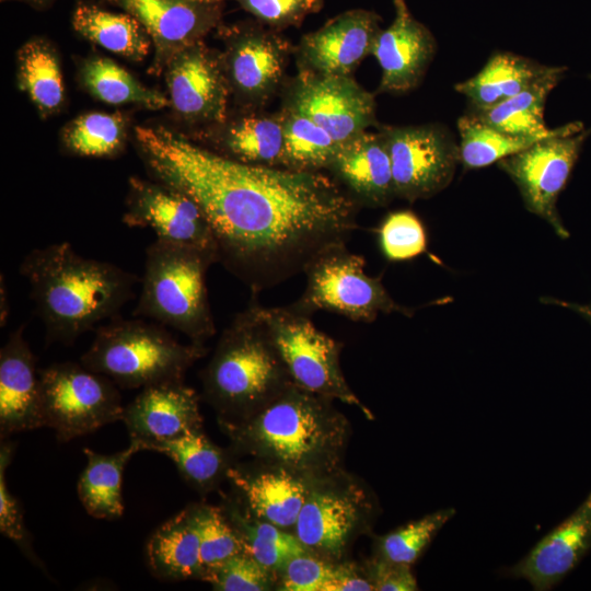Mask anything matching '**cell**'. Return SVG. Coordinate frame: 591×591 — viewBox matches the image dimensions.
<instances>
[{
    "label": "cell",
    "instance_id": "6da1fadb",
    "mask_svg": "<svg viewBox=\"0 0 591 591\" xmlns=\"http://www.w3.org/2000/svg\"><path fill=\"white\" fill-rule=\"evenodd\" d=\"M152 176L189 195L207 217L219 262L255 296L346 245L361 207L321 171L242 163L163 126H137Z\"/></svg>",
    "mask_w": 591,
    "mask_h": 591
},
{
    "label": "cell",
    "instance_id": "7a4b0ae2",
    "mask_svg": "<svg viewBox=\"0 0 591 591\" xmlns=\"http://www.w3.org/2000/svg\"><path fill=\"white\" fill-rule=\"evenodd\" d=\"M333 401L290 383L252 415L219 425L234 453L314 480L341 470L350 436Z\"/></svg>",
    "mask_w": 591,
    "mask_h": 591
},
{
    "label": "cell",
    "instance_id": "3957f363",
    "mask_svg": "<svg viewBox=\"0 0 591 591\" xmlns=\"http://www.w3.org/2000/svg\"><path fill=\"white\" fill-rule=\"evenodd\" d=\"M20 274L28 282L47 345H71L100 322L116 317L139 281L114 264L81 256L68 242L32 250Z\"/></svg>",
    "mask_w": 591,
    "mask_h": 591
},
{
    "label": "cell",
    "instance_id": "277c9868",
    "mask_svg": "<svg viewBox=\"0 0 591 591\" xmlns=\"http://www.w3.org/2000/svg\"><path fill=\"white\" fill-rule=\"evenodd\" d=\"M201 380L222 421L252 415L292 383L255 299L223 329Z\"/></svg>",
    "mask_w": 591,
    "mask_h": 591
},
{
    "label": "cell",
    "instance_id": "5b68a950",
    "mask_svg": "<svg viewBox=\"0 0 591 591\" xmlns=\"http://www.w3.org/2000/svg\"><path fill=\"white\" fill-rule=\"evenodd\" d=\"M217 254L155 239L146 251L134 314L172 327L204 345L216 333L206 275Z\"/></svg>",
    "mask_w": 591,
    "mask_h": 591
},
{
    "label": "cell",
    "instance_id": "8992f818",
    "mask_svg": "<svg viewBox=\"0 0 591 591\" xmlns=\"http://www.w3.org/2000/svg\"><path fill=\"white\" fill-rule=\"evenodd\" d=\"M206 352L205 345L181 344L159 323L114 317L97 328L80 361L120 387L143 389L183 381Z\"/></svg>",
    "mask_w": 591,
    "mask_h": 591
},
{
    "label": "cell",
    "instance_id": "52a82bcc",
    "mask_svg": "<svg viewBox=\"0 0 591 591\" xmlns=\"http://www.w3.org/2000/svg\"><path fill=\"white\" fill-rule=\"evenodd\" d=\"M259 313L292 383L309 392L370 410L349 387L340 368L341 345L318 329L310 314L294 304Z\"/></svg>",
    "mask_w": 591,
    "mask_h": 591
},
{
    "label": "cell",
    "instance_id": "ba28073f",
    "mask_svg": "<svg viewBox=\"0 0 591 591\" xmlns=\"http://www.w3.org/2000/svg\"><path fill=\"white\" fill-rule=\"evenodd\" d=\"M216 31L230 97L237 109H265L282 92L294 46L255 19L222 23Z\"/></svg>",
    "mask_w": 591,
    "mask_h": 591
},
{
    "label": "cell",
    "instance_id": "9c48e42d",
    "mask_svg": "<svg viewBox=\"0 0 591 591\" xmlns=\"http://www.w3.org/2000/svg\"><path fill=\"white\" fill-rule=\"evenodd\" d=\"M375 510L364 485L341 468L311 480L294 534L312 554L340 561L356 536L370 528Z\"/></svg>",
    "mask_w": 591,
    "mask_h": 591
},
{
    "label": "cell",
    "instance_id": "30bf717a",
    "mask_svg": "<svg viewBox=\"0 0 591 591\" xmlns=\"http://www.w3.org/2000/svg\"><path fill=\"white\" fill-rule=\"evenodd\" d=\"M364 266V258L347 245L325 252L305 269L306 288L293 304L310 315L325 310L364 323L380 313L410 316L413 310L394 301L381 278L369 276Z\"/></svg>",
    "mask_w": 591,
    "mask_h": 591
},
{
    "label": "cell",
    "instance_id": "8fae6325",
    "mask_svg": "<svg viewBox=\"0 0 591 591\" xmlns=\"http://www.w3.org/2000/svg\"><path fill=\"white\" fill-rule=\"evenodd\" d=\"M45 427L67 442L123 419L116 384L82 363H54L39 371Z\"/></svg>",
    "mask_w": 591,
    "mask_h": 591
},
{
    "label": "cell",
    "instance_id": "7c38bea8",
    "mask_svg": "<svg viewBox=\"0 0 591 591\" xmlns=\"http://www.w3.org/2000/svg\"><path fill=\"white\" fill-rule=\"evenodd\" d=\"M591 129L572 121L529 148L497 162L518 186L525 208L546 220L563 239L569 236L556 201L565 188Z\"/></svg>",
    "mask_w": 591,
    "mask_h": 591
},
{
    "label": "cell",
    "instance_id": "4fadbf2b",
    "mask_svg": "<svg viewBox=\"0 0 591 591\" xmlns=\"http://www.w3.org/2000/svg\"><path fill=\"white\" fill-rule=\"evenodd\" d=\"M389 150L396 197L427 199L452 181L460 163L459 143L439 124L376 127Z\"/></svg>",
    "mask_w": 591,
    "mask_h": 591
},
{
    "label": "cell",
    "instance_id": "5bb4252c",
    "mask_svg": "<svg viewBox=\"0 0 591 591\" xmlns=\"http://www.w3.org/2000/svg\"><path fill=\"white\" fill-rule=\"evenodd\" d=\"M281 106L292 108L343 143L369 127H378L374 94L351 76H323L299 71L288 78Z\"/></svg>",
    "mask_w": 591,
    "mask_h": 591
},
{
    "label": "cell",
    "instance_id": "9a60e30c",
    "mask_svg": "<svg viewBox=\"0 0 591 591\" xmlns=\"http://www.w3.org/2000/svg\"><path fill=\"white\" fill-rule=\"evenodd\" d=\"M163 72L181 123L200 132L227 118L231 97L219 50L200 40L175 54Z\"/></svg>",
    "mask_w": 591,
    "mask_h": 591
},
{
    "label": "cell",
    "instance_id": "2e32d148",
    "mask_svg": "<svg viewBox=\"0 0 591 591\" xmlns=\"http://www.w3.org/2000/svg\"><path fill=\"white\" fill-rule=\"evenodd\" d=\"M123 222L130 228H149L158 240L215 253L217 242L198 204L184 192L158 179H129Z\"/></svg>",
    "mask_w": 591,
    "mask_h": 591
},
{
    "label": "cell",
    "instance_id": "e0dca14e",
    "mask_svg": "<svg viewBox=\"0 0 591 591\" xmlns=\"http://www.w3.org/2000/svg\"><path fill=\"white\" fill-rule=\"evenodd\" d=\"M131 14L154 46L150 72L159 76L171 58L222 24L227 0H104Z\"/></svg>",
    "mask_w": 591,
    "mask_h": 591
},
{
    "label": "cell",
    "instance_id": "ac0fdd59",
    "mask_svg": "<svg viewBox=\"0 0 591 591\" xmlns=\"http://www.w3.org/2000/svg\"><path fill=\"white\" fill-rule=\"evenodd\" d=\"M381 16L370 10L352 9L329 19L314 32L304 34L294 46L299 71L323 76H351L372 55L382 30Z\"/></svg>",
    "mask_w": 591,
    "mask_h": 591
},
{
    "label": "cell",
    "instance_id": "d6986e66",
    "mask_svg": "<svg viewBox=\"0 0 591 591\" xmlns=\"http://www.w3.org/2000/svg\"><path fill=\"white\" fill-rule=\"evenodd\" d=\"M393 4L394 20L380 31L372 55L382 71L378 92L404 94L421 82L437 43L429 28L414 18L405 0H394Z\"/></svg>",
    "mask_w": 591,
    "mask_h": 591
},
{
    "label": "cell",
    "instance_id": "ffe728a7",
    "mask_svg": "<svg viewBox=\"0 0 591 591\" xmlns=\"http://www.w3.org/2000/svg\"><path fill=\"white\" fill-rule=\"evenodd\" d=\"M121 420L130 440L139 441L142 450H147L150 444L201 428L199 396L183 381L150 385L124 408Z\"/></svg>",
    "mask_w": 591,
    "mask_h": 591
},
{
    "label": "cell",
    "instance_id": "44dd1931",
    "mask_svg": "<svg viewBox=\"0 0 591 591\" xmlns=\"http://www.w3.org/2000/svg\"><path fill=\"white\" fill-rule=\"evenodd\" d=\"M24 327L12 332L0 350L1 438L45 427L39 371Z\"/></svg>",
    "mask_w": 591,
    "mask_h": 591
},
{
    "label": "cell",
    "instance_id": "7402d4cb",
    "mask_svg": "<svg viewBox=\"0 0 591 591\" xmlns=\"http://www.w3.org/2000/svg\"><path fill=\"white\" fill-rule=\"evenodd\" d=\"M256 465L231 464L227 479L240 501L255 517L281 529L294 528L311 480L286 468L256 461Z\"/></svg>",
    "mask_w": 591,
    "mask_h": 591
},
{
    "label": "cell",
    "instance_id": "603a6c76",
    "mask_svg": "<svg viewBox=\"0 0 591 591\" xmlns=\"http://www.w3.org/2000/svg\"><path fill=\"white\" fill-rule=\"evenodd\" d=\"M591 548V493L564 522L545 535L508 570L529 581L536 591L551 590Z\"/></svg>",
    "mask_w": 591,
    "mask_h": 591
},
{
    "label": "cell",
    "instance_id": "cb8c5ba5",
    "mask_svg": "<svg viewBox=\"0 0 591 591\" xmlns=\"http://www.w3.org/2000/svg\"><path fill=\"white\" fill-rule=\"evenodd\" d=\"M210 150L252 165L285 167L280 111L237 109L219 125L198 132Z\"/></svg>",
    "mask_w": 591,
    "mask_h": 591
},
{
    "label": "cell",
    "instance_id": "d4e9b609",
    "mask_svg": "<svg viewBox=\"0 0 591 591\" xmlns=\"http://www.w3.org/2000/svg\"><path fill=\"white\" fill-rule=\"evenodd\" d=\"M327 170L361 207H383L396 197L389 150L379 130L340 143Z\"/></svg>",
    "mask_w": 591,
    "mask_h": 591
},
{
    "label": "cell",
    "instance_id": "484cf974",
    "mask_svg": "<svg viewBox=\"0 0 591 591\" xmlns=\"http://www.w3.org/2000/svg\"><path fill=\"white\" fill-rule=\"evenodd\" d=\"M146 553L152 573L160 579H201L200 540L190 506L157 529Z\"/></svg>",
    "mask_w": 591,
    "mask_h": 591
},
{
    "label": "cell",
    "instance_id": "4316f807",
    "mask_svg": "<svg viewBox=\"0 0 591 591\" xmlns=\"http://www.w3.org/2000/svg\"><path fill=\"white\" fill-rule=\"evenodd\" d=\"M551 68L513 53L497 51L480 71L456 83L454 89L467 99L473 109H484L518 94Z\"/></svg>",
    "mask_w": 591,
    "mask_h": 591
},
{
    "label": "cell",
    "instance_id": "83f0119b",
    "mask_svg": "<svg viewBox=\"0 0 591 591\" xmlns=\"http://www.w3.org/2000/svg\"><path fill=\"white\" fill-rule=\"evenodd\" d=\"M73 30L85 39L134 61L142 60L151 39L131 14L114 12L88 1H79L71 16Z\"/></svg>",
    "mask_w": 591,
    "mask_h": 591
},
{
    "label": "cell",
    "instance_id": "f1b7e54d",
    "mask_svg": "<svg viewBox=\"0 0 591 591\" xmlns=\"http://www.w3.org/2000/svg\"><path fill=\"white\" fill-rule=\"evenodd\" d=\"M566 67H553L518 94L484 109H473L484 123L503 132L521 137H546L556 128H547L544 108L548 94L565 76Z\"/></svg>",
    "mask_w": 591,
    "mask_h": 591
},
{
    "label": "cell",
    "instance_id": "f546056e",
    "mask_svg": "<svg viewBox=\"0 0 591 591\" xmlns=\"http://www.w3.org/2000/svg\"><path fill=\"white\" fill-rule=\"evenodd\" d=\"M221 508L239 535L244 552L276 577L292 558L310 552L296 534L255 517L240 501L227 498Z\"/></svg>",
    "mask_w": 591,
    "mask_h": 591
},
{
    "label": "cell",
    "instance_id": "4dcf8cb0",
    "mask_svg": "<svg viewBox=\"0 0 591 591\" xmlns=\"http://www.w3.org/2000/svg\"><path fill=\"white\" fill-rule=\"evenodd\" d=\"M137 440L114 454L84 449L88 463L78 482V495L86 512L96 519H116L124 512L121 480L124 468L141 451Z\"/></svg>",
    "mask_w": 591,
    "mask_h": 591
},
{
    "label": "cell",
    "instance_id": "1f68e13d",
    "mask_svg": "<svg viewBox=\"0 0 591 591\" xmlns=\"http://www.w3.org/2000/svg\"><path fill=\"white\" fill-rule=\"evenodd\" d=\"M18 83L38 113L47 117L57 113L65 100L59 59L51 44L42 37L32 38L19 50Z\"/></svg>",
    "mask_w": 591,
    "mask_h": 591
},
{
    "label": "cell",
    "instance_id": "d6a6232c",
    "mask_svg": "<svg viewBox=\"0 0 591 591\" xmlns=\"http://www.w3.org/2000/svg\"><path fill=\"white\" fill-rule=\"evenodd\" d=\"M147 450L169 456L182 476L201 493L210 491L227 478L232 464L229 454L212 443L201 428L177 439L150 444Z\"/></svg>",
    "mask_w": 591,
    "mask_h": 591
},
{
    "label": "cell",
    "instance_id": "836d02e7",
    "mask_svg": "<svg viewBox=\"0 0 591 591\" xmlns=\"http://www.w3.org/2000/svg\"><path fill=\"white\" fill-rule=\"evenodd\" d=\"M83 88L95 99L112 105L134 104L149 109L170 106L163 93L138 81L129 71L105 57L85 59L79 71Z\"/></svg>",
    "mask_w": 591,
    "mask_h": 591
},
{
    "label": "cell",
    "instance_id": "e575fe53",
    "mask_svg": "<svg viewBox=\"0 0 591 591\" xmlns=\"http://www.w3.org/2000/svg\"><path fill=\"white\" fill-rule=\"evenodd\" d=\"M285 167L316 172L327 170L339 144L305 115L281 106Z\"/></svg>",
    "mask_w": 591,
    "mask_h": 591
},
{
    "label": "cell",
    "instance_id": "d590c367",
    "mask_svg": "<svg viewBox=\"0 0 591 591\" xmlns=\"http://www.w3.org/2000/svg\"><path fill=\"white\" fill-rule=\"evenodd\" d=\"M457 130L460 136V163L465 170L485 167L497 163L545 138L521 137L503 132L484 123L473 113L459 118Z\"/></svg>",
    "mask_w": 591,
    "mask_h": 591
},
{
    "label": "cell",
    "instance_id": "8d00e7d4",
    "mask_svg": "<svg viewBox=\"0 0 591 591\" xmlns=\"http://www.w3.org/2000/svg\"><path fill=\"white\" fill-rule=\"evenodd\" d=\"M127 119L120 113H86L67 126L61 141L67 151L80 157L109 158L118 154L126 141Z\"/></svg>",
    "mask_w": 591,
    "mask_h": 591
},
{
    "label": "cell",
    "instance_id": "74e56055",
    "mask_svg": "<svg viewBox=\"0 0 591 591\" xmlns=\"http://www.w3.org/2000/svg\"><path fill=\"white\" fill-rule=\"evenodd\" d=\"M454 514L453 508L442 509L397 528L378 538L376 555L396 563L414 564Z\"/></svg>",
    "mask_w": 591,
    "mask_h": 591
},
{
    "label": "cell",
    "instance_id": "f35d334b",
    "mask_svg": "<svg viewBox=\"0 0 591 591\" xmlns=\"http://www.w3.org/2000/svg\"><path fill=\"white\" fill-rule=\"evenodd\" d=\"M190 508L200 540L202 575L231 556L244 552L239 535L221 507L194 505Z\"/></svg>",
    "mask_w": 591,
    "mask_h": 591
},
{
    "label": "cell",
    "instance_id": "ab89813d",
    "mask_svg": "<svg viewBox=\"0 0 591 591\" xmlns=\"http://www.w3.org/2000/svg\"><path fill=\"white\" fill-rule=\"evenodd\" d=\"M383 255L391 262L412 259L427 250V232L417 215L409 210L389 213L379 228Z\"/></svg>",
    "mask_w": 591,
    "mask_h": 591
},
{
    "label": "cell",
    "instance_id": "60d3db41",
    "mask_svg": "<svg viewBox=\"0 0 591 591\" xmlns=\"http://www.w3.org/2000/svg\"><path fill=\"white\" fill-rule=\"evenodd\" d=\"M276 576L245 552L237 553L202 575V580L220 591H266Z\"/></svg>",
    "mask_w": 591,
    "mask_h": 591
},
{
    "label": "cell",
    "instance_id": "b9f144b4",
    "mask_svg": "<svg viewBox=\"0 0 591 591\" xmlns=\"http://www.w3.org/2000/svg\"><path fill=\"white\" fill-rule=\"evenodd\" d=\"M262 24L282 31L300 27L305 18L318 13L324 0H233Z\"/></svg>",
    "mask_w": 591,
    "mask_h": 591
},
{
    "label": "cell",
    "instance_id": "7bdbcfd3",
    "mask_svg": "<svg viewBox=\"0 0 591 591\" xmlns=\"http://www.w3.org/2000/svg\"><path fill=\"white\" fill-rule=\"evenodd\" d=\"M13 451L14 444L2 440L0 448V531L16 544L33 563L40 566V561L32 549L22 508L18 499L10 493L7 484L5 473L12 461Z\"/></svg>",
    "mask_w": 591,
    "mask_h": 591
},
{
    "label": "cell",
    "instance_id": "ee69618b",
    "mask_svg": "<svg viewBox=\"0 0 591 591\" xmlns=\"http://www.w3.org/2000/svg\"><path fill=\"white\" fill-rule=\"evenodd\" d=\"M338 561L322 558L311 552L292 558L279 573L278 590L331 591Z\"/></svg>",
    "mask_w": 591,
    "mask_h": 591
},
{
    "label": "cell",
    "instance_id": "f6af8a7d",
    "mask_svg": "<svg viewBox=\"0 0 591 591\" xmlns=\"http://www.w3.org/2000/svg\"><path fill=\"white\" fill-rule=\"evenodd\" d=\"M364 569L375 591H415L418 590L410 565L385 559L375 555L367 561Z\"/></svg>",
    "mask_w": 591,
    "mask_h": 591
},
{
    "label": "cell",
    "instance_id": "bcb514c9",
    "mask_svg": "<svg viewBox=\"0 0 591 591\" xmlns=\"http://www.w3.org/2000/svg\"><path fill=\"white\" fill-rule=\"evenodd\" d=\"M542 301L545 303L555 304V305H559L566 309H570L591 323V303L579 304V303L566 302L558 299H553V298H543Z\"/></svg>",
    "mask_w": 591,
    "mask_h": 591
},
{
    "label": "cell",
    "instance_id": "7dc6e473",
    "mask_svg": "<svg viewBox=\"0 0 591 591\" xmlns=\"http://www.w3.org/2000/svg\"><path fill=\"white\" fill-rule=\"evenodd\" d=\"M3 277L1 276V305H0V323L1 326L5 325L9 315V304L5 283L3 285Z\"/></svg>",
    "mask_w": 591,
    "mask_h": 591
},
{
    "label": "cell",
    "instance_id": "c3c4849f",
    "mask_svg": "<svg viewBox=\"0 0 591 591\" xmlns=\"http://www.w3.org/2000/svg\"><path fill=\"white\" fill-rule=\"evenodd\" d=\"M1 1H8V0H1ZM15 1H22L31 7L42 10L48 8L50 4H53L56 0H15Z\"/></svg>",
    "mask_w": 591,
    "mask_h": 591
},
{
    "label": "cell",
    "instance_id": "681fc988",
    "mask_svg": "<svg viewBox=\"0 0 591 591\" xmlns=\"http://www.w3.org/2000/svg\"><path fill=\"white\" fill-rule=\"evenodd\" d=\"M590 79H591V76H590Z\"/></svg>",
    "mask_w": 591,
    "mask_h": 591
}]
</instances>
